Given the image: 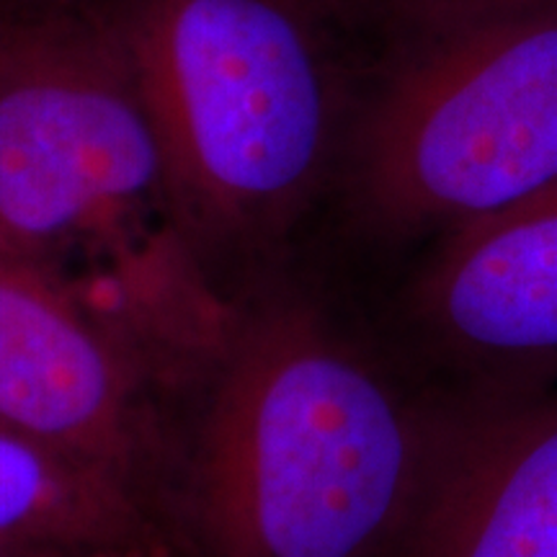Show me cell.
<instances>
[{
  "instance_id": "cell-3",
  "label": "cell",
  "mask_w": 557,
  "mask_h": 557,
  "mask_svg": "<svg viewBox=\"0 0 557 557\" xmlns=\"http://www.w3.org/2000/svg\"><path fill=\"white\" fill-rule=\"evenodd\" d=\"M351 178L387 233H449L557 184V0L413 18L354 127Z\"/></svg>"
},
{
  "instance_id": "cell-7",
  "label": "cell",
  "mask_w": 557,
  "mask_h": 557,
  "mask_svg": "<svg viewBox=\"0 0 557 557\" xmlns=\"http://www.w3.org/2000/svg\"><path fill=\"white\" fill-rule=\"evenodd\" d=\"M413 312L468 387L557 385V184L444 233Z\"/></svg>"
},
{
  "instance_id": "cell-10",
  "label": "cell",
  "mask_w": 557,
  "mask_h": 557,
  "mask_svg": "<svg viewBox=\"0 0 557 557\" xmlns=\"http://www.w3.org/2000/svg\"><path fill=\"white\" fill-rule=\"evenodd\" d=\"M0 557H70V555L54 553V549H45V547L3 545V542H0Z\"/></svg>"
},
{
  "instance_id": "cell-2",
  "label": "cell",
  "mask_w": 557,
  "mask_h": 557,
  "mask_svg": "<svg viewBox=\"0 0 557 557\" xmlns=\"http://www.w3.org/2000/svg\"><path fill=\"white\" fill-rule=\"evenodd\" d=\"M165 205L163 150L120 41L0 24V240L54 271L137 351L139 333H158L139 289L158 312L212 329L158 292L189 284L160 274L186 269L176 235L150 225Z\"/></svg>"
},
{
  "instance_id": "cell-4",
  "label": "cell",
  "mask_w": 557,
  "mask_h": 557,
  "mask_svg": "<svg viewBox=\"0 0 557 557\" xmlns=\"http://www.w3.org/2000/svg\"><path fill=\"white\" fill-rule=\"evenodd\" d=\"M158 132L173 212L253 233L302 205L333 135L331 86L282 0H143L116 34Z\"/></svg>"
},
{
  "instance_id": "cell-5",
  "label": "cell",
  "mask_w": 557,
  "mask_h": 557,
  "mask_svg": "<svg viewBox=\"0 0 557 557\" xmlns=\"http://www.w3.org/2000/svg\"><path fill=\"white\" fill-rule=\"evenodd\" d=\"M137 357L54 271L0 240V426L145 491L156 434Z\"/></svg>"
},
{
  "instance_id": "cell-6",
  "label": "cell",
  "mask_w": 557,
  "mask_h": 557,
  "mask_svg": "<svg viewBox=\"0 0 557 557\" xmlns=\"http://www.w3.org/2000/svg\"><path fill=\"white\" fill-rule=\"evenodd\" d=\"M389 557H557V385L431 403L421 485Z\"/></svg>"
},
{
  "instance_id": "cell-1",
  "label": "cell",
  "mask_w": 557,
  "mask_h": 557,
  "mask_svg": "<svg viewBox=\"0 0 557 557\" xmlns=\"http://www.w3.org/2000/svg\"><path fill=\"white\" fill-rule=\"evenodd\" d=\"M184 496L199 557H389L413 511L429 406L305 305L233 320Z\"/></svg>"
},
{
  "instance_id": "cell-8",
  "label": "cell",
  "mask_w": 557,
  "mask_h": 557,
  "mask_svg": "<svg viewBox=\"0 0 557 557\" xmlns=\"http://www.w3.org/2000/svg\"><path fill=\"white\" fill-rule=\"evenodd\" d=\"M0 542L70 557H165L171 537L129 480L0 426Z\"/></svg>"
},
{
  "instance_id": "cell-9",
  "label": "cell",
  "mask_w": 557,
  "mask_h": 557,
  "mask_svg": "<svg viewBox=\"0 0 557 557\" xmlns=\"http://www.w3.org/2000/svg\"><path fill=\"white\" fill-rule=\"evenodd\" d=\"M468 3H478V0H398L400 11L408 13V21L429 16V13L457 9V5H468Z\"/></svg>"
}]
</instances>
